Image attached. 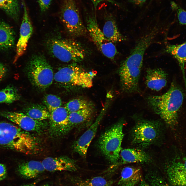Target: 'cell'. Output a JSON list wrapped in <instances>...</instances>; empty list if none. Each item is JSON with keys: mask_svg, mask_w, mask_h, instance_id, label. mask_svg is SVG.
<instances>
[{"mask_svg": "<svg viewBox=\"0 0 186 186\" xmlns=\"http://www.w3.org/2000/svg\"><path fill=\"white\" fill-rule=\"evenodd\" d=\"M159 33V27L155 26L144 34L137 41L128 57L122 62L118 71L123 84L131 87L138 85L145 52Z\"/></svg>", "mask_w": 186, "mask_h": 186, "instance_id": "obj_1", "label": "cell"}, {"mask_svg": "<svg viewBox=\"0 0 186 186\" xmlns=\"http://www.w3.org/2000/svg\"><path fill=\"white\" fill-rule=\"evenodd\" d=\"M183 93L176 83L172 82L169 90L160 95L149 96L147 102L154 111L172 127L178 123V113L183 103Z\"/></svg>", "mask_w": 186, "mask_h": 186, "instance_id": "obj_2", "label": "cell"}, {"mask_svg": "<svg viewBox=\"0 0 186 186\" xmlns=\"http://www.w3.org/2000/svg\"><path fill=\"white\" fill-rule=\"evenodd\" d=\"M0 146L29 154L37 150L36 139L11 123L0 120Z\"/></svg>", "mask_w": 186, "mask_h": 186, "instance_id": "obj_3", "label": "cell"}, {"mask_svg": "<svg viewBox=\"0 0 186 186\" xmlns=\"http://www.w3.org/2000/svg\"><path fill=\"white\" fill-rule=\"evenodd\" d=\"M48 49L54 57L66 63H79L82 61L86 55L82 45L74 40L53 38L47 43Z\"/></svg>", "mask_w": 186, "mask_h": 186, "instance_id": "obj_4", "label": "cell"}, {"mask_svg": "<svg viewBox=\"0 0 186 186\" xmlns=\"http://www.w3.org/2000/svg\"><path fill=\"white\" fill-rule=\"evenodd\" d=\"M123 122L121 120L114 125L101 135L98 141V147L102 153L115 165L118 163L122 150Z\"/></svg>", "mask_w": 186, "mask_h": 186, "instance_id": "obj_5", "label": "cell"}, {"mask_svg": "<svg viewBox=\"0 0 186 186\" xmlns=\"http://www.w3.org/2000/svg\"><path fill=\"white\" fill-rule=\"evenodd\" d=\"M26 70L29 80L37 88L45 90L52 84L54 76L53 70L43 55L32 56L28 64Z\"/></svg>", "mask_w": 186, "mask_h": 186, "instance_id": "obj_6", "label": "cell"}, {"mask_svg": "<svg viewBox=\"0 0 186 186\" xmlns=\"http://www.w3.org/2000/svg\"><path fill=\"white\" fill-rule=\"evenodd\" d=\"M92 77L77 63L61 67L55 74L54 80L64 87L77 86L90 88L93 85Z\"/></svg>", "mask_w": 186, "mask_h": 186, "instance_id": "obj_7", "label": "cell"}, {"mask_svg": "<svg viewBox=\"0 0 186 186\" xmlns=\"http://www.w3.org/2000/svg\"><path fill=\"white\" fill-rule=\"evenodd\" d=\"M59 17L68 33L74 37L85 35L87 32L75 0H61Z\"/></svg>", "mask_w": 186, "mask_h": 186, "instance_id": "obj_8", "label": "cell"}, {"mask_svg": "<svg viewBox=\"0 0 186 186\" xmlns=\"http://www.w3.org/2000/svg\"><path fill=\"white\" fill-rule=\"evenodd\" d=\"M95 11L87 14L86 28L92 40L98 49L104 55L113 60L117 53L114 43L105 36L98 24Z\"/></svg>", "mask_w": 186, "mask_h": 186, "instance_id": "obj_9", "label": "cell"}, {"mask_svg": "<svg viewBox=\"0 0 186 186\" xmlns=\"http://www.w3.org/2000/svg\"><path fill=\"white\" fill-rule=\"evenodd\" d=\"M158 126L156 122L146 120L139 121L133 129L132 143L144 147L151 144L159 134Z\"/></svg>", "mask_w": 186, "mask_h": 186, "instance_id": "obj_10", "label": "cell"}, {"mask_svg": "<svg viewBox=\"0 0 186 186\" xmlns=\"http://www.w3.org/2000/svg\"><path fill=\"white\" fill-rule=\"evenodd\" d=\"M168 183L173 186H186V155L176 154L165 165Z\"/></svg>", "mask_w": 186, "mask_h": 186, "instance_id": "obj_11", "label": "cell"}, {"mask_svg": "<svg viewBox=\"0 0 186 186\" xmlns=\"http://www.w3.org/2000/svg\"><path fill=\"white\" fill-rule=\"evenodd\" d=\"M0 115L7 118L28 132L41 133L48 126V123L45 120H35L22 112L3 111L0 112Z\"/></svg>", "mask_w": 186, "mask_h": 186, "instance_id": "obj_12", "label": "cell"}, {"mask_svg": "<svg viewBox=\"0 0 186 186\" xmlns=\"http://www.w3.org/2000/svg\"><path fill=\"white\" fill-rule=\"evenodd\" d=\"M69 113L64 107H60L50 113L48 131L52 137H58L65 135Z\"/></svg>", "mask_w": 186, "mask_h": 186, "instance_id": "obj_13", "label": "cell"}, {"mask_svg": "<svg viewBox=\"0 0 186 186\" xmlns=\"http://www.w3.org/2000/svg\"><path fill=\"white\" fill-rule=\"evenodd\" d=\"M24 14L21 24L20 36L16 46V53L14 59L15 62L22 56L26 51L29 39L33 32V27L30 19L27 7L24 0Z\"/></svg>", "mask_w": 186, "mask_h": 186, "instance_id": "obj_14", "label": "cell"}, {"mask_svg": "<svg viewBox=\"0 0 186 186\" xmlns=\"http://www.w3.org/2000/svg\"><path fill=\"white\" fill-rule=\"evenodd\" d=\"M104 112H101L95 122L79 139L74 142L72 145L74 151L82 157H86L88 148L96 135L104 115Z\"/></svg>", "mask_w": 186, "mask_h": 186, "instance_id": "obj_15", "label": "cell"}, {"mask_svg": "<svg viewBox=\"0 0 186 186\" xmlns=\"http://www.w3.org/2000/svg\"><path fill=\"white\" fill-rule=\"evenodd\" d=\"M42 162L45 170L49 172L63 171L73 172L77 169L74 160L65 156L48 157L44 159Z\"/></svg>", "mask_w": 186, "mask_h": 186, "instance_id": "obj_16", "label": "cell"}, {"mask_svg": "<svg viewBox=\"0 0 186 186\" xmlns=\"http://www.w3.org/2000/svg\"><path fill=\"white\" fill-rule=\"evenodd\" d=\"M104 17L105 23L102 31L106 38L113 43L126 40L118 29L114 16L105 11Z\"/></svg>", "mask_w": 186, "mask_h": 186, "instance_id": "obj_17", "label": "cell"}, {"mask_svg": "<svg viewBox=\"0 0 186 186\" xmlns=\"http://www.w3.org/2000/svg\"><path fill=\"white\" fill-rule=\"evenodd\" d=\"M167 75L160 68H148L146 71V83L149 88L159 91L166 85Z\"/></svg>", "mask_w": 186, "mask_h": 186, "instance_id": "obj_18", "label": "cell"}, {"mask_svg": "<svg viewBox=\"0 0 186 186\" xmlns=\"http://www.w3.org/2000/svg\"><path fill=\"white\" fill-rule=\"evenodd\" d=\"M141 170L139 168L127 166L122 169L118 186H134L142 179Z\"/></svg>", "mask_w": 186, "mask_h": 186, "instance_id": "obj_19", "label": "cell"}, {"mask_svg": "<svg viewBox=\"0 0 186 186\" xmlns=\"http://www.w3.org/2000/svg\"><path fill=\"white\" fill-rule=\"evenodd\" d=\"M93 113L94 110L92 106L69 113L65 134L68 133L73 128L86 122L91 117Z\"/></svg>", "mask_w": 186, "mask_h": 186, "instance_id": "obj_20", "label": "cell"}, {"mask_svg": "<svg viewBox=\"0 0 186 186\" xmlns=\"http://www.w3.org/2000/svg\"><path fill=\"white\" fill-rule=\"evenodd\" d=\"M18 169L20 175L28 179L37 177L45 170L42 162L34 160L21 163Z\"/></svg>", "mask_w": 186, "mask_h": 186, "instance_id": "obj_21", "label": "cell"}, {"mask_svg": "<svg viewBox=\"0 0 186 186\" xmlns=\"http://www.w3.org/2000/svg\"><path fill=\"white\" fill-rule=\"evenodd\" d=\"M120 157L122 164L148 162L150 160V156L144 151L135 149H122Z\"/></svg>", "mask_w": 186, "mask_h": 186, "instance_id": "obj_22", "label": "cell"}, {"mask_svg": "<svg viewBox=\"0 0 186 186\" xmlns=\"http://www.w3.org/2000/svg\"><path fill=\"white\" fill-rule=\"evenodd\" d=\"M15 33L12 27L4 21H0V49L7 50L13 47Z\"/></svg>", "mask_w": 186, "mask_h": 186, "instance_id": "obj_23", "label": "cell"}, {"mask_svg": "<svg viewBox=\"0 0 186 186\" xmlns=\"http://www.w3.org/2000/svg\"><path fill=\"white\" fill-rule=\"evenodd\" d=\"M165 51L173 56L177 61L185 79L184 66L186 62V41L177 45H167Z\"/></svg>", "mask_w": 186, "mask_h": 186, "instance_id": "obj_24", "label": "cell"}, {"mask_svg": "<svg viewBox=\"0 0 186 186\" xmlns=\"http://www.w3.org/2000/svg\"><path fill=\"white\" fill-rule=\"evenodd\" d=\"M23 113L32 118L38 121L49 119L50 113L46 107L39 104H32L25 107Z\"/></svg>", "mask_w": 186, "mask_h": 186, "instance_id": "obj_25", "label": "cell"}, {"mask_svg": "<svg viewBox=\"0 0 186 186\" xmlns=\"http://www.w3.org/2000/svg\"><path fill=\"white\" fill-rule=\"evenodd\" d=\"M0 9L14 20H18L20 7L18 0H0Z\"/></svg>", "mask_w": 186, "mask_h": 186, "instance_id": "obj_26", "label": "cell"}, {"mask_svg": "<svg viewBox=\"0 0 186 186\" xmlns=\"http://www.w3.org/2000/svg\"><path fill=\"white\" fill-rule=\"evenodd\" d=\"M20 96L16 88L9 85L0 90V104H10L19 100Z\"/></svg>", "mask_w": 186, "mask_h": 186, "instance_id": "obj_27", "label": "cell"}, {"mask_svg": "<svg viewBox=\"0 0 186 186\" xmlns=\"http://www.w3.org/2000/svg\"><path fill=\"white\" fill-rule=\"evenodd\" d=\"M113 183L112 180L98 176L85 180H78L76 184L77 186H111Z\"/></svg>", "mask_w": 186, "mask_h": 186, "instance_id": "obj_28", "label": "cell"}, {"mask_svg": "<svg viewBox=\"0 0 186 186\" xmlns=\"http://www.w3.org/2000/svg\"><path fill=\"white\" fill-rule=\"evenodd\" d=\"M92 106L91 104L87 100L78 98L70 100L65 104L64 107L69 113Z\"/></svg>", "mask_w": 186, "mask_h": 186, "instance_id": "obj_29", "label": "cell"}, {"mask_svg": "<svg viewBox=\"0 0 186 186\" xmlns=\"http://www.w3.org/2000/svg\"><path fill=\"white\" fill-rule=\"evenodd\" d=\"M43 102L50 113L61 107L62 104L61 99L59 97L51 94L45 96Z\"/></svg>", "mask_w": 186, "mask_h": 186, "instance_id": "obj_30", "label": "cell"}, {"mask_svg": "<svg viewBox=\"0 0 186 186\" xmlns=\"http://www.w3.org/2000/svg\"><path fill=\"white\" fill-rule=\"evenodd\" d=\"M146 181L151 186H173L161 176L155 173H150L145 176Z\"/></svg>", "mask_w": 186, "mask_h": 186, "instance_id": "obj_31", "label": "cell"}, {"mask_svg": "<svg viewBox=\"0 0 186 186\" xmlns=\"http://www.w3.org/2000/svg\"><path fill=\"white\" fill-rule=\"evenodd\" d=\"M171 6L172 9L176 11L180 24L186 26V11L174 2H172Z\"/></svg>", "mask_w": 186, "mask_h": 186, "instance_id": "obj_32", "label": "cell"}, {"mask_svg": "<svg viewBox=\"0 0 186 186\" xmlns=\"http://www.w3.org/2000/svg\"><path fill=\"white\" fill-rule=\"evenodd\" d=\"M52 0H37L41 11L44 12L49 8L51 3Z\"/></svg>", "mask_w": 186, "mask_h": 186, "instance_id": "obj_33", "label": "cell"}, {"mask_svg": "<svg viewBox=\"0 0 186 186\" xmlns=\"http://www.w3.org/2000/svg\"><path fill=\"white\" fill-rule=\"evenodd\" d=\"M92 2L94 7V9L95 11L97 9L98 5L101 2L106 1L107 2L114 5L119 7L122 6L121 4L118 3L114 0H90Z\"/></svg>", "mask_w": 186, "mask_h": 186, "instance_id": "obj_34", "label": "cell"}, {"mask_svg": "<svg viewBox=\"0 0 186 186\" xmlns=\"http://www.w3.org/2000/svg\"><path fill=\"white\" fill-rule=\"evenodd\" d=\"M7 69L6 66L0 62V82L5 78L7 73Z\"/></svg>", "mask_w": 186, "mask_h": 186, "instance_id": "obj_35", "label": "cell"}, {"mask_svg": "<svg viewBox=\"0 0 186 186\" xmlns=\"http://www.w3.org/2000/svg\"><path fill=\"white\" fill-rule=\"evenodd\" d=\"M6 175L7 170L5 166L0 163V181L4 179Z\"/></svg>", "mask_w": 186, "mask_h": 186, "instance_id": "obj_36", "label": "cell"}, {"mask_svg": "<svg viewBox=\"0 0 186 186\" xmlns=\"http://www.w3.org/2000/svg\"><path fill=\"white\" fill-rule=\"evenodd\" d=\"M139 186H151L143 178H142L139 183Z\"/></svg>", "mask_w": 186, "mask_h": 186, "instance_id": "obj_37", "label": "cell"}, {"mask_svg": "<svg viewBox=\"0 0 186 186\" xmlns=\"http://www.w3.org/2000/svg\"><path fill=\"white\" fill-rule=\"evenodd\" d=\"M147 0H137L135 3L138 5L141 6Z\"/></svg>", "mask_w": 186, "mask_h": 186, "instance_id": "obj_38", "label": "cell"}, {"mask_svg": "<svg viewBox=\"0 0 186 186\" xmlns=\"http://www.w3.org/2000/svg\"><path fill=\"white\" fill-rule=\"evenodd\" d=\"M38 181H35L34 182H33L28 184H27L21 186H35L37 183Z\"/></svg>", "mask_w": 186, "mask_h": 186, "instance_id": "obj_39", "label": "cell"}, {"mask_svg": "<svg viewBox=\"0 0 186 186\" xmlns=\"http://www.w3.org/2000/svg\"><path fill=\"white\" fill-rule=\"evenodd\" d=\"M129 2L133 3H135L137 0H127Z\"/></svg>", "mask_w": 186, "mask_h": 186, "instance_id": "obj_40", "label": "cell"}, {"mask_svg": "<svg viewBox=\"0 0 186 186\" xmlns=\"http://www.w3.org/2000/svg\"><path fill=\"white\" fill-rule=\"evenodd\" d=\"M42 186H51L50 185L48 184H45L43 185Z\"/></svg>", "mask_w": 186, "mask_h": 186, "instance_id": "obj_41", "label": "cell"}]
</instances>
